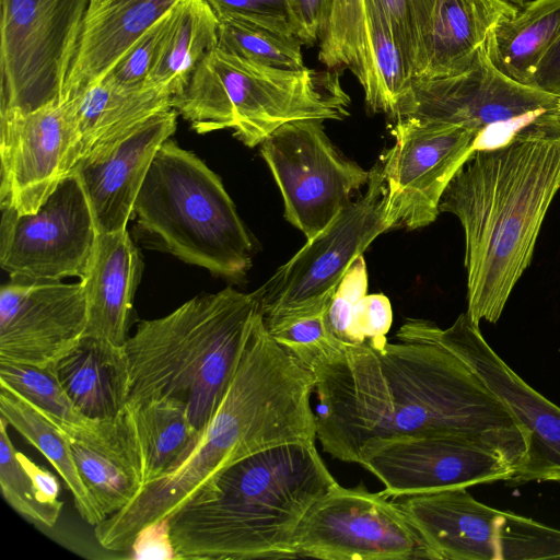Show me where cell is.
Returning a JSON list of instances; mask_svg holds the SVG:
<instances>
[{
	"label": "cell",
	"mask_w": 560,
	"mask_h": 560,
	"mask_svg": "<svg viewBox=\"0 0 560 560\" xmlns=\"http://www.w3.org/2000/svg\"><path fill=\"white\" fill-rule=\"evenodd\" d=\"M313 372L316 435L341 462L361 466L389 442L432 435L485 442L516 470L526 460L525 430L476 372L438 343L343 346Z\"/></svg>",
	"instance_id": "cell-1"
},
{
	"label": "cell",
	"mask_w": 560,
	"mask_h": 560,
	"mask_svg": "<svg viewBox=\"0 0 560 560\" xmlns=\"http://www.w3.org/2000/svg\"><path fill=\"white\" fill-rule=\"evenodd\" d=\"M315 384L314 372L272 338L259 312L234 378L195 446L97 524V542L127 551L143 527L167 517L236 462L283 444H315Z\"/></svg>",
	"instance_id": "cell-2"
},
{
	"label": "cell",
	"mask_w": 560,
	"mask_h": 560,
	"mask_svg": "<svg viewBox=\"0 0 560 560\" xmlns=\"http://www.w3.org/2000/svg\"><path fill=\"white\" fill-rule=\"evenodd\" d=\"M560 189V137L517 135L478 148L440 201L465 235L467 313L495 323L529 266L546 213Z\"/></svg>",
	"instance_id": "cell-3"
},
{
	"label": "cell",
	"mask_w": 560,
	"mask_h": 560,
	"mask_svg": "<svg viewBox=\"0 0 560 560\" xmlns=\"http://www.w3.org/2000/svg\"><path fill=\"white\" fill-rule=\"evenodd\" d=\"M336 485L315 444L247 456L168 515L176 559L298 558L302 518Z\"/></svg>",
	"instance_id": "cell-4"
},
{
	"label": "cell",
	"mask_w": 560,
	"mask_h": 560,
	"mask_svg": "<svg viewBox=\"0 0 560 560\" xmlns=\"http://www.w3.org/2000/svg\"><path fill=\"white\" fill-rule=\"evenodd\" d=\"M260 311L258 289L244 293L228 287L196 296L166 316L141 320L124 343L127 404L176 400L201 431L234 378Z\"/></svg>",
	"instance_id": "cell-5"
},
{
	"label": "cell",
	"mask_w": 560,
	"mask_h": 560,
	"mask_svg": "<svg viewBox=\"0 0 560 560\" xmlns=\"http://www.w3.org/2000/svg\"><path fill=\"white\" fill-rule=\"evenodd\" d=\"M349 104L336 71L262 66L219 47L172 100L173 108L196 132L232 129L249 148L260 145L289 121L342 119Z\"/></svg>",
	"instance_id": "cell-6"
},
{
	"label": "cell",
	"mask_w": 560,
	"mask_h": 560,
	"mask_svg": "<svg viewBox=\"0 0 560 560\" xmlns=\"http://www.w3.org/2000/svg\"><path fill=\"white\" fill-rule=\"evenodd\" d=\"M133 213L142 232L185 262L226 278L252 265L250 236L221 178L170 139L152 160Z\"/></svg>",
	"instance_id": "cell-7"
},
{
	"label": "cell",
	"mask_w": 560,
	"mask_h": 560,
	"mask_svg": "<svg viewBox=\"0 0 560 560\" xmlns=\"http://www.w3.org/2000/svg\"><path fill=\"white\" fill-rule=\"evenodd\" d=\"M560 98L501 73L482 47L465 71L434 79H412L393 118L456 125L480 133L559 136ZM478 144V147H479Z\"/></svg>",
	"instance_id": "cell-8"
},
{
	"label": "cell",
	"mask_w": 560,
	"mask_h": 560,
	"mask_svg": "<svg viewBox=\"0 0 560 560\" xmlns=\"http://www.w3.org/2000/svg\"><path fill=\"white\" fill-rule=\"evenodd\" d=\"M385 180L381 161L366 190L258 288L267 328L326 311L351 264L384 232Z\"/></svg>",
	"instance_id": "cell-9"
},
{
	"label": "cell",
	"mask_w": 560,
	"mask_h": 560,
	"mask_svg": "<svg viewBox=\"0 0 560 560\" xmlns=\"http://www.w3.org/2000/svg\"><path fill=\"white\" fill-rule=\"evenodd\" d=\"M90 0H1L0 112L61 101Z\"/></svg>",
	"instance_id": "cell-10"
},
{
	"label": "cell",
	"mask_w": 560,
	"mask_h": 560,
	"mask_svg": "<svg viewBox=\"0 0 560 560\" xmlns=\"http://www.w3.org/2000/svg\"><path fill=\"white\" fill-rule=\"evenodd\" d=\"M260 154L281 192L285 220L306 240L326 229L370 177L337 150L319 119L280 126L260 143Z\"/></svg>",
	"instance_id": "cell-11"
},
{
	"label": "cell",
	"mask_w": 560,
	"mask_h": 560,
	"mask_svg": "<svg viewBox=\"0 0 560 560\" xmlns=\"http://www.w3.org/2000/svg\"><path fill=\"white\" fill-rule=\"evenodd\" d=\"M298 558L324 560H440L396 501L339 483L317 500L295 536Z\"/></svg>",
	"instance_id": "cell-12"
},
{
	"label": "cell",
	"mask_w": 560,
	"mask_h": 560,
	"mask_svg": "<svg viewBox=\"0 0 560 560\" xmlns=\"http://www.w3.org/2000/svg\"><path fill=\"white\" fill-rule=\"evenodd\" d=\"M396 338L434 342L453 352L476 372L525 430L529 438L526 460L510 483L560 482V407L532 388L492 350L467 312L446 329L427 319L408 318Z\"/></svg>",
	"instance_id": "cell-13"
},
{
	"label": "cell",
	"mask_w": 560,
	"mask_h": 560,
	"mask_svg": "<svg viewBox=\"0 0 560 560\" xmlns=\"http://www.w3.org/2000/svg\"><path fill=\"white\" fill-rule=\"evenodd\" d=\"M0 266L14 282H56L86 272L98 232L80 180L67 175L40 208L0 207Z\"/></svg>",
	"instance_id": "cell-14"
},
{
	"label": "cell",
	"mask_w": 560,
	"mask_h": 560,
	"mask_svg": "<svg viewBox=\"0 0 560 560\" xmlns=\"http://www.w3.org/2000/svg\"><path fill=\"white\" fill-rule=\"evenodd\" d=\"M394 144L381 158L384 214L392 229L433 223L448 184L478 149L480 133L456 125L397 119Z\"/></svg>",
	"instance_id": "cell-15"
},
{
	"label": "cell",
	"mask_w": 560,
	"mask_h": 560,
	"mask_svg": "<svg viewBox=\"0 0 560 560\" xmlns=\"http://www.w3.org/2000/svg\"><path fill=\"white\" fill-rule=\"evenodd\" d=\"M0 207L36 212L81 156L69 101L0 112Z\"/></svg>",
	"instance_id": "cell-16"
},
{
	"label": "cell",
	"mask_w": 560,
	"mask_h": 560,
	"mask_svg": "<svg viewBox=\"0 0 560 560\" xmlns=\"http://www.w3.org/2000/svg\"><path fill=\"white\" fill-rule=\"evenodd\" d=\"M388 498L509 481L515 466L493 446L459 435H432L389 442L362 465Z\"/></svg>",
	"instance_id": "cell-17"
},
{
	"label": "cell",
	"mask_w": 560,
	"mask_h": 560,
	"mask_svg": "<svg viewBox=\"0 0 560 560\" xmlns=\"http://www.w3.org/2000/svg\"><path fill=\"white\" fill-rule=\"evenodd\" d=\"M83 283L14 282L0 289V361L52 366L84 336Z\"/></svg>",
	"instance_id": "cell-18"
},
{
	"label": "cell",
	"mask_w": 560,
	"mask_h": 560,
	"mask_svg": "<svg viewBox=\"0 0 560 560\" xmlns=\"http://www.w3.org/2000/svg\"><path fill=\"white\" fill-rule=\"evenodd\" d=\"M177 115L174 108L152 115L89 151L69 173L83 187L98 233L127 229L152 160L176 130Z\"/></svg>",
	"instance_id": "cell-19"
},
{
	"label": "cell",
	"mask_w": 560,
	"mask_h": 560,
	"mask_svg": "<svg viewBox=\"0 0 560 560\" xmlns=\"http://www.w3.org/2000/svg\"><path fill=\"white\" fill-rule=\"evenodd\" d=\"M51 422L67 436L80 476L106 517L139 493L145 483L144 458L130 405L86 425Z\"/></svg>",
	"instance_id": "cell-20"
},
{
	"label": "cell",
	"mask_w": 560,
	"mask_h": 560,
	"mask_svg": "<svg viewBox=\"0 0 560 560\" xmlns=\"http://www.w3.org/2000/svg\"><path fill=\"white\" fill-rule=\"evenodd\" d=\"M518 10L506 0H420V54L413 79L467 70L486 46L492 27Z\"/></svg>",
	"instance_id": "cell-21"
},
{
	"label": "cell",
	"mask_w": 560,
	"mask_h": 560,
	"mask_svg": "<svg viewBox=\"0 0 560 560\" xmlns=\"http://www.w3.org/2000/svg\"><path fill=\"white\" fill-rule=\"evenodd\" d=\"M440 560H498L503 511L477 501L466 488L394 498Z\"/></svg>",
	"instance_id": "cell-22"
},
{
	"label": "cell",
	"mask_w": 560,
	"mask_h": 560,
	"mask_svg": "<svg viewBox=\"0 0 560 560\" xmlns=\"http://www.w3.org/2000/svg\"><path fill=\"white\" fill-rule=\"evenodd\" d=\"M141 259L127 229L98 233L85 275L88 324L84 336L124 346Z\"/></svg>",
	"instance_id": "cell-23"
},
{
	"label": "cell",
	"mask_w": 560,
	"mask_h": 560,
	"mask_svg": "<svg viewBox=\"0 0 560 560\" xmlns=\"http://www.w3.org/2000/svg\"><path fill=\"white\" fill-rule=\"evenodd\" d=\"M177 0H106L86 13L61 102L98 80Z\"/></svg>",
	"instance_id": "cell-24"
},
{
	"label": "cell",
	"mask_w": 560,
	"mask_h": 560,
	"mask_svg": "<svg viewBox=\"0 0 560 560\" xmlns=\"http://www.w3.org/2000/svg\"><path fill=\"white\" fill-rule=\"evenodd\" d=\"M74 408L90 420L119 415L129 397V365L124 346L83 336L54 365Z\"/></svg>",
	"instance_id": "cell-25"
},
{
	"label": "cell",
	"mask_w": 560,
	"mask_h": 560,
	"mask_svg": "<svg viewBox=\"0 0 560 560\" xmlns=\"http://www.w3.org/2000/svg\"><path fill=\"white\" fill-rule=\"evenodd\" d=\"M172 100L173 93L164 86L147 84L127 89L102 78L90 83L68 100L80 133V159L152 115L173 108Z\"/></svg>",
	"instance_id": "cell-26"
},
{
	"label": "cell",
	"mask_w": 560,
	"mask_h": 560,
	"mask_svg": "<svg viewBox=\"0 0 560 560\" xmlns=\"http://www.w3.org/2000/svg\"><path fill=\"white\" fill-rule=\"evenodd\" d=\"M560 37V0H532L490 31L486 52L508 78L530 85L545 55Z\"/></svg>",
	"instance_id": "cell-27"
},
{
	"label": "cell",
	"mask_w": 560,
	"mask_h": 560,
	"mask_svg": "<svg viewBox=\"0 0 560 560\" xmlns=\"http://www.w3.org/2000/svg\"><path fill=\"white\" fill-rule=\"evenodd\" d=\"M219 19L206 0H177L148 83L164 86L173 97L187 85L203 58L218 47Z\"/></svg>",
	"instance_id": "cell-28"
},
{
	"label": "cell",
	"mask_w": 560,
	"mask_h": 560,
	"mask_svg": "<svg viewBox=\"0 0 560 560\" xmlns=\"http://www.w3.org/2000/svg\"><path fill=\"white\" fill-rule=\"evenodd\" d=\"M365 47L355 73L372 113L394 117L409 91L412 74L389 22L374 0H364Z\"/></svg>",
	"instance_id": "cell-29"
},
{
	"label": "cell",
	"mask_w": 560,
	"mask_h": 560,
	"mask_svg": "<svg viewBox=\"0 0 560 560\" xmlns=\"http://www.w3.org/2000/svg\"><path fill=\"white\" fill-rule=\"evenodd\" d=\"M0 415L55 467L86 523L96 526L106 518L80 476L67 436L55 423L20 394L1 384Z\"/></svg>",
	"instance_id": "cell-30"
},
{
	"label": "cell",
	"mask_w": 560,
	"mask_h": 560,
	"mask_svg": "<svg viewBox=\"0 0 560 560\" xmlns=\"http://www.w3.org/2000/svg\"><path fill=\"white\" fill-rule=\"evenodd\" d=\"M128 405L133 410L148 483L178 465L197 443L200 431L189 421L186 408L176 400L154 398Z\"/></svg>",
	"instance_id": "cell-31"
},
{
	"label": "cell",
	"mask_w": 560,
	"mask_h": 560,
	"mask_svg": "<svg viewBox=\"0 0 560 560\" xmlns=\"http://www.w3.org/2000/svg\"><path fill=\"white\" fill-rule=\"evenodd\" d=\"M218 47L245 60L285 70H303V43L250 22L219 19Z\"/></svg>",
	"instance_id": "cell-32"
},
{
	"label": "cell",
	"mask_w": 560,
	"mask_h": 560,
	"mask_svg": "<svg viewBox=\"0 0 560 560\" xmlns=\"http://www.w3.org/2000/svg\"><path fill=\"white\" fill-rule=\"evenodd\" d=\"M0 384L20 394L50 421L73 425H86L94 421L74 408L52 366L0 361Z\"/></svg>",
	"instance_id": "cell-33"
},
{
	"label": "cell",
	"mask_w": 560,
	"mask_h": 560,
	"mask_svg": "<svg viewBox=\"0 0 560 560\" xmlns=\"http://www.w3.org/2000/svg\"><path fill=\"white\" fill-rule=\"evenodd\" d=\"M8 422L0 418V487L4 500L27 521L52 527L62 509V503L47 502L39 493L35 480L13 446Z\"/></svg>",
	"instance_id": "cell-34"
},
{
	"label": "cell",
	"mask_w": 560,
	"mask_h": 560,
	"mask_svg": "<svg viewBox=\"0 0 560 560\" xmlns=\"http://www.w3.org/2000/svg\"><path fill=\"white\" fill-rule=\"evenodd\" d=\"M364 0H334L318 59L327 68L346 66L355 75L364 56Z\"/></svg>",
	"instance_id": "cell-35"
},
{
	"label": "cell",
	"mask_w": 560,
	"mask_h": 560,
	"mask_svg": "<svg viewBox=\"0 0 560 560\" xmlns=\"http://www.w3.org/2000/svg\"><path fill=\"white\" fill-rule=\"evenodd\" d=\"M497 545L498 560L560 559V529L503 512Z\"/></svg>",
	"instance_id": "cell-36"
},
{
	"label": "cell",
	"mask_w": 560,
	"mask_h": 560,
	"mask_svg": "<svg viewBox=\"0 0 560 560\" xmlns=\"http://www.w3.org/2000/svg\"><path fill=\"white\" fill-rule=\"evenodd\" d=\"M324 313L298 317L268 328L284 350L312 371L332 360L343 348L329 332Z\"/></svg>",
	"instance_id": "cell-37"
},
{
	"label": "cell",
	"mask_w": 560,
	"mask_h": 560,
	"mask_svg": "<svg viewBox=\"0 0 560 560\" xmlns=\"http://www.w3.org/2000/svg\"><path fill=\"white\" fill-rule=\"evenodd\" d=\"M368 293V271L363 255L349 267L324 313L325 324L343 346H357L353 317L358 302Z\"/></svg>",
	"instance_id": "cell-38"
},
{
	"label": "cell",
	"mask_w": 560,
	"mask_h": 560,
	"mask_svg": "<svg viewBox=\"0 0 560 560\" xmlns=\"http://www.w3.org/2000/svg\"><path fill=\"white\" fill-rule=\"evenodd\" d=\"M167 22L168 12L147 30L101 78L127 89L149 84L148 79L158 57Z\"/></svg>",
	"instance_id": "cell-39"
},
{
	"label": "cell",
	"mask_w": 560,
	"mask_h": 560,
	"mask_svg": "<svg viewBox=\"0 0 560 560\" xmlns=\"http://www.w3.org/2000/svg\"><path fill=\"white\" fill-rule=\"evenodd\" d=\"M218 19L235 18L296 36L291 0H206ZM298 37V36H296Z\"/></svg>",
	"instance_id": "cell-40"
},
{
	"label": "cell",
	"mask_w": 560,
	"mask_h": 560,
	"mask_svg": "<svg viewBox=\"0 0 560 560\" xmlns=\"http://www.w3.org/2000/svg\"><path fill=\"white\" fill-rule=\"evenodd\" d=\"M393 322L392 305L383 293L365 294L357 304L353 327L357 346L364 342L381 348Z\"/></svg>",
	"instance_id": "cell-41"
},
{
	"label": "cell",
	"mask_w": 560,
	"mask_h": 560,
	"mask_svg": "<svg viewBox=\"0 0 560 560\" xmlns=\"http://www.w3.org/2000/svg\"><path fill=\"white\" fill-rule=\"evenodd\" d=\"M374 1L386 15L413 78L418 67L420 52V42L416 19V0Z\"/></svg>",
	"instance_id": "cell-42"
},
{
	"label": "cell",
	"mask_w": 560,
	"mask_h": 560,
	"mask_svg": "<svg viewBox=\"0 0 560 560\" xmlns=\"http://www.w3.org/2000/svg\"><path fill=\"white\" fill-rule=\"evenodd\" d=\"M296 36L303 45L320 42L328 27L334 0H291Z\"/></svg>",
	"instance_id": "cell-43"
},
{
	"label": "cell",
	"mask_w": 560,
	"mask_h": 560,
	"mask_svg": "<svg viewBox=\"0 0 560 560\" xmlns=\"http://www.w3.org/2000/svg\"><path fill=\"white\" fill-rule=\"evenodd\" d=\"M132 559H176L168 516L143 527L130 547Z\"/></svg>",
	"instance_id": "cell-44"
},
{
	"label": "cell",
	"mask_w": 560,
	"mask_h": 560,
	"mask_svg": "<svg viewBox=\"0 0 560 560\" xmlns=\"http://www.w3.org/2000/svg\"><path fill=\"white\" fill-rule=\"evenodd\" d=\"M529 86L560 98V37L541 59Z\"/></svg>",
	"instance_id": "cell-45"
},
{
	"label": "cell",
	"mask_w": 560,
	"mask_h": 560,
	"mask_svg": "<svg viewBox=\"0 0 560 560\" xmlns=\"http://www.w3.org/2000/svg\"><path fill=\"white\" fill-rule=\"evenodd\" d=\"M21 457L25 465L27 466L28 470L31 471L40 495L49 503H62L61 501L58 500L59 482L57 478L47 469L34 464L30 458H27L22 453Z\"/></svg>",
	"instance_id": "cell-46"
},
{
	"label": "cell",
	"mask_w": 560,
	"mask_h": 560,
	"mask_svg": "<svg viewBox=\"0 0 560 560\" xmlns=\"http://www.w3.org/2000/svg\"><path fill=\"white\" fill-rule=\"evenodd\" d=\"M106 0H90V5H89V10H88V13L89 12H92L94 10H96L98 7H101Z\"/></svg>",
	"instance_id": "cell-47"
},
{
	"label": "cell",
	"mask_w": 560,
	"mask_h": 560,
	"mask_svg": "<svg viewBox=\"0 0 560 560\" xmlns=\"http://www.w3.org/2000/svg\"><path fill=\"white\" fill-rule=\"evenodd\" d=\"M506 1L513 3L517 8H523L527 2H529L532 0H506Z\"/></svg>",
	"instance_id": "cell-48"
},
{
	"label": "cell",
	"mask_w": 560,
	"mask_h": 560,
	"mask_svg": "<svg viewBox=\"0 0 560 560\" xmlns=\"http://www.w3.org/2000/svg\"><path fill=\"white\" fill-rule=\"evenodd\" d=\"M556 118H557V124H558L559 131H560V101L558 103Z\"/></svg>",
	"instance_id": "cell-49"
}]
</instances>
